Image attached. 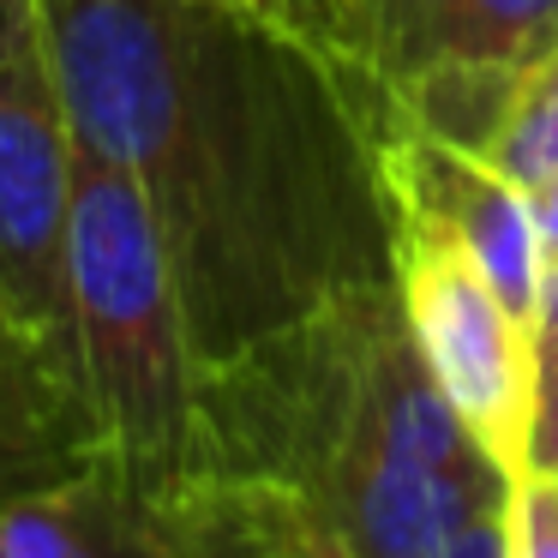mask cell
I'll return each instance as SVG.
<instances>
[{
    "label": "cell",
    "instance_id": "obj_1",
    "mask_svg": "<svg viewBox=\"0 0 558 558\" xmlns=\"http://www.w3.org/2000/svg\"><path fill=\"white\" fill-rule=\"evenodd\" d=\"M73 133L138 186L198 361L397 277L390 97L241 0H43Z\"/></svg>",
    "mask_w": 558,
    "mask_h": 558
},
{
    "label": "cell",
    "instance_id": "obj_2",
    "mask_svg": "<svg viewBox=\"0 0 558 558\" xmlns=\"http://www.w3.org/2000/svg\"><path fill=\"white\" fill-rule=\"evenodd\" d=\"M517 486L438 397L390 277L210 361L157 510L193 558H426Z\"/></svg>",
    "mask_w": 558,
    "mask_h": 558
},
{
    "label": "cell",
    "instance_id": "obj_3",
    "mask_svg": "<svg viewBox=\"0 0 558 558\" xmlns=\"http://www.w3.org/2000/svg\"><path fill=\"white\" fill-rule=\"evenodd\" d=\"M73 318L102 457L162 505L193 457L205 361L138 186L85 145L73 193Z\"/></svg>",
    "mask_w": 558,
    "mask_h": 558
},
{
    "label": "cell",
    "instance_id": "obj_4",
    "mask_svg": "<svg viewBox=\"0 0 558 558\" xmlns=\"http://www.w3.org/2000/svg\"><path fill=\"white\" fill-rule=\"evenodd\" d=\"M397 294L450 414L510 481H529V433L541 397L534 330L498 301L457 241L421 222H397Z\"/></svg>",
    "mask_w": 558,
    "mask_h": 558
},
{
    "label": "cell",
    "instance_id": "obj_5",
    "mask_svg": "<svg viewBox=\"0 0 558 558\" xmlns=\"http://www.w3.org/2000/svg\"><path fill=\"white\" fill-rule=\"evenodd\" d=\"M73 193L78 133L49 61V37H31L0 49V294L78 373Z\"/></svg>",
    "mask_w": 558,
    "mask_h": 558
},
{
    "label": "cell",
    "instance_id": "obj_6",
    "mask_svg": "<svg viewBox=\"0 0 558 558\" xmlns=\"http://www.w3.org/2000/svg\"><path fill=\"white\" fill-rule=\"evenodd\" d=\"M385 174H390V205L397 222L457 241L481 265L493 294L534 330L541 318V277H546V246L534 222V193L510 181L498 162L481 150L426 138L414 126H397L385 145Z\"/></svg>",
    "mask_w": 558,
    "mask_h": 558
},
{
    "label": "cell",
    "instance_id": "obj_7",
    "mask_svg": "<svg viewBox=\"0 0 558 558\" xmlns=\"http://www.w3.org/2000/svg\"><path fill=\"white\" fill-rule=\"evenodd\" d=\"M558 43V0H361L354 54L390 102L450 73H529Z\"/></svg>",
    "mask_w": 558,
    "mask_h": 558
},
{
    "label": "cell",
    "instance_id": "obj_8",
    "mask_svg": "<svg viewBox=\"0 0 558 558\" xmlns=\"http://www.w3.org/2000/svg\"><path fill=\"white\" fill-rule=\"evenodd\" d=\"M102 457V426L73 361L49 349L0 294V517Z\"/></svg>",
    "mask_w": 558,
    "mask_h": 558
},
{
    "label": "cell",
    "instance_id": "obj_9",
    "mask_svg": "<svg viewBox=\"0 0 558 558\" xmlns=\"http://www.w3.org/2000/svg\"><path fill=\"white\" fill-rule=\"evenodd\" d=\"M0 558H193L162 510L97 457L73 481L19 498L0 517Z\"/></svg>",
    "mask_w": 558,
    "mask_h": 558
},
{
    "label": "cell",
    "instance_id": "obj_10",
    "mask_svg": "<svg viewBox=\"0 0 558 558\" xmlns=\"http://www.w3.org/2000/svg\"><path fill=\"white\" fill-rule=\"evenodd\" d=\"M486 162H498L529 193L558 174V43L517 78L505 121H498L493 145H486Z\"/></svg>",
    "mask_w": 558,
    "mask_h": 558
},
{
    "label": "cell",
    "instance_id": "obj_11",
    "mask_svg": "<svg viewBox=\"0 0 558 558\" xmlns=\"http://www.w3.org/2000/svg\"><path fill=\"white\" fill-rule=\"evenodd\" d=\"M241 7L282 19V25L330 43V49H342L354 66H361V54H354V37H361V0H241Z\"/></svg>",
    "mask_w": 558,
    "mask_h": 558
},
{
    "label": "cell",
    "instance_id": "obj_12",
    "mask_svg": "<svg viewBox=\"0 0 558 558\" xmlns=\"http://www.w3.org/2000/svg\"><path fill=\"white\" fill-rule=\"evenodd\" d=\"M426 558H517V498L469 517L438 553H426Z\"/></svg>",
    "mask_w": 558,
    "mask_h": 558
},
{
    "label": "cell",
    "instance_id": "obj_13",
    "mask_svg": "<svg viewBox=\"0 0 558 558\" xmlns=\"http://www.w3.org/2000/svg\"><path fill=\"white\" fill-rule=\"evenodd\" d=\"M517 558H558V498L546 481L517 486Z\"/></svg>",
    "mask_w": 558,
    "mask_h": 558
},
{
    "label": "cell",
    "instance_id": "obj_14",
    "mask_svg": "<svg viewBox=\"0 0 558 558\" xmlns=\"http://www.w3.org/2000/svg\"><path fill=\"white\" fill-rule=\"evenodd\" d=\"M558 474V361L541 366V397H534V433H529V481Z\"/></svg>",
    "mask_w": 558,
    "mask_h": 558
},
{
    "label": "cell",
    "instance_id": "obj_15",
    "mask_svg": "<svg viewBox=\"0 0 558 558\" xmlns=\"http://www.w3.org/2000/svg\"><path fill=\"white\" fill-rule=\"evenodd\" d=\"M534 349H541V366L558 361V258H546V277H541V318H534Z\"/></svg>",
    "mask_w": 558,
    "mask_h": 558
},
{
    "label": "cell",
    "instance_id": "obj_16",
    "mask_svg": "<svg viewBox=\"0 0 558 558\" xmlns=\"http://www.w3.org/2000/svg\"><path fill=\"white\" fill-rule=\"evenodd\" d=\"M43 37V0H0V49Z\"/></svg>",
    "mask_w": 558,
    "mask_h": 558
},
{
    "label": "cell",
    "instance_id": "obj_17",
    "mask_svg": "<svg viewBox=\"0 0 558 558\" xmlns=\"http://www.w3.org/2000/svg\"><path fill=\"white\" fill-rule=\"evenodd\" d=\"M534 222H541L546 258H558V174H553L546 186H534Z\"/></svg>",
    "mask_w": 558,
    "mask_h": 558
},
{
    "label": "cell",
    "instance_id": "obj_18",
    "mask_svg": "<svg viewBox=\"0 0 558 558\" xmlns=\"http://www.w3.org/2000/svg\"><path fill=\"white\" fill-rule=\"evenodd\" d=\"M546 486H553V498H558V474H553V481H546Z\"/></svg>",
    "mask_w": 558,
    "mask_h": 558
}]
</instances>
